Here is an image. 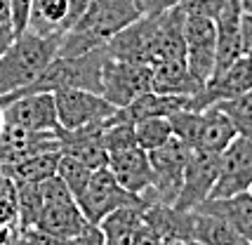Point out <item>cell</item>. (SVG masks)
<instances>
[{
  "label": "cell",
  "instance_id": "7402d4cb",
  "mask_svg": "<svg viewBox=\"0 0 252 245\" xmlns=\"http://www.w3.org/2000/svg\"><path fill=\"white\" fill-rule=\"evenodd\" d=\"M236 134L238 132L233 122L226 118V113L220 111L217 106H210L200 111V125H198L193 149L208 151V153H221L236 139Z\"/></svg>",
  "mask_w": 252,
  "mask_h": 245
},
{
  "label": "cell",
  "instance_id": "8992f818",
  "mask_svg": "<svg viewBox=\"0 0 252 245\" xmlns=\"http://www.w3.org/2000/svg\"><path fill=\"white\" fill-rule=\"evenodd\" d=\"M78 208L83 212V217L90 224H99L106 214H111L118 208H127V205H146L142 196H134L127 189H123L121 184L113 179L109 167L94 170L90 177L88 186L83 193L76 198Z\"/></svg>",
  "mask_w": 252,
  "mask_h": 245
},
{
  "label": "cell",
  "instance_id": "3957f363",
  "mask_svg": "<svg viewBox=\"0 0 252 245\" xmlns=\"http://www.w3.org/2000/svg\"><path fill=\"white\" fill-rule=\"evenodd\" d=\"M191 158V149L177 137L167 139L163 146L149 151L151 160V186L142 193L144 203H163V205H175L182 179H184V167Z\"/></svg>",
  "mask_w": 252,
  "mask_h": 245
},
{
  "label": "cell",
  "instance_id": "5b68a950",
  "mask_svg": "<svg viewBox=\"0 0 252 245\" xmlns=\"http://www.w3.org/2000/svg\"><path fill=\"white\" fill-rule=\"evenodd\" d=\"M154 90V73L149 64L137 61H121V59H106L101 68V85L99 94L111 101L116 109L127 106L130 101L142 97L144 92Z\"/></svg>",
  "mask_w": 252,
  "mask_h": 245
},
{
  "label": "cell",
  "instance_id": "6da1fadb",
  "mask_svg": "<svg viewBox=\"0 0 252 245\" xmlns=\"http://www.w3.org/2000/svg\"><path fill=\"white\" fill-rule=\"evenodd\" d=\"M137 17H142V12L134 0H90L83 17L59 35L57 57H78L97 50Z\"/></svg>",
  "mask_w": 252,
  "mask_h": 245
},
{
  "label": "cell",
  "instance_id": "e0dca14e",
  "mask_svg": "<svg viewBox=\"0 0 252 245\" xmlns=\"http://www.w3.org/2000/svg\"><path fill=\"white\" fill-rule=\"evenodd\" d=\"M106 167L123 189H127L134 196H142L144 191L151 186L154 175H151L149 151H144L139 146H127V149L111 151Z\"/></svg>",
  "mask_w": 252,
  "mask_h": 245
},
{
  "label": "cell",
  "instance_id": "d6986e66",
  "mask_svg": "<svg viewBox=\"0 0 252 245\" xmlns=\"http://www.w3.org/2000/svg\"><path fill=\"white\" fill-rule=\"evenodd\" d=\"M191 238L200 245H252L221 214L205 208L191 210Z\"/></svg>",
  "mask_w": 252,
  "mask_h": 245
},
{
  "label": "cell",
  "instance_id": "52a82bcc",
  "mask_svg": "<svg viewBox=\"0 0 252 245\" xmlns=\"http://www.w3.org/2000/svg\"><path fill=\"white\" fill-rule=\"evenodd\" d=\"M111 59L154 64L158 61V14H142L118 33H113L104 45Z\"/></svg>",
  "mask_w": 252,
  "mask_h": 245
},
{
  "label": "cell",
  "instance_id": "60d3db41",
  "mask_svg": "<svg viewBox=\"0 0 252 245\" xmlns=\"http://www.w3.org/2000/svg\"><path fill=\"white\" fill-rule=\"evenodd\" d=\"M241 7L245 12H250V14H252V0H241Z\"/></svg>",
  "mask_w": 252,
  "mask_h": 245
},
{
  "label": "cell",
  "instance_id": "603a6c76",
  "mask_svg": "<svg viewBox=\"0 0 252 245\" xmlns=\"http://www.w3.org/2000/svg\"><path fill=\"white\" fill-rule=\"evenodd\" d=\"M198 208L221 214L236 231H241L252 243V191H243V193H236L229 198H208Z\"/></svg>",
  "mask_w": 252,
  "mask_h": 245
},
{
  "label": "cell",
  "instance_id": "8d00e7d4",
  "mask_svg": "<svg viewBox=\"0 0 252 245\" xmlns=\"http://www.w3.org/2000/svg\"><path fill=\"white\" fill-rule=\"evenodd\" d=\"M158 245H196V241H191V238H182V236H163Z\"/></svg>",
  "mask_w": 252,
  "mask_h": 245
},
{
  "label": "cell",
  "instance_id": "1f68e13d",
  "mask_svg": "<svg viewBox=\"0 0 252 245\" xmlns=\"http://www.w3.org/2000/svg\"><path fill=\"white\" fill-rule=\"evenodd\" d=\"M22 234L31 241L33 245H71V238H64V236L50 234V231H43L38 226H29V229H22Z\"/></svg>",
  "mask_w": 252,
  "mask_h": 245
},
{
  "label": "cell",
  "instance_id": "ac0fdd59",
  "mask_svg": "<svg viewBox=\"0 0 252 245\" xmlns=\"http://www.w3.org/2000/svg\"><path fill=\"white\" fill-rule=\"evenodd\" d=\"M241 0H226L220 14L215 17V35H217V52H215V73L229 68L238 57L241 50Z\"/></svg>",
  "mask_w": 252,
  "mask_h": 245
},
{
  "label": "cell",
  "instance_id": "4316f807",
  "mask_svg": "<svg viewBox=\"0 0 252 245\" xmlns=\"http://www.w3.org/2000/svg\"><path fill=\"white\" fill-rule=\"evenodd\" d=\"M215 106L226 113V118L233 122L236 132L241 134V137H250L252 139V88L248 92L238 94V97L220 101Z\"/></svg>",
  "mask_w": 252,
  "mask_h": 245
},
{
  "label": "cell",
  "instance_id": "b9f144b4",
  "mask_svg": "<svg viewBox=\"0 0 252 245\" xmlns=\"http://www.w3.org/2000/svg\"><path fill=\"white\" fill-rule=\"evenodd\" d=\"M2 127H5V113H2V106H0V132H2Z\"/></svg>",
  "mask_w": 252,
  "mask_h": 245
},
{
  "label": "cell",
  "instance_id": "5bb4252c",
  "mask_svg": "<svg viewBox=\"0 0 252 245\" xmlns=\"http://www.w3.org/2000/svg\"><path fill=\"white\" fill-rule=\"evenodd\" d=\"M90 0H31L26 31L38 35H62L83 17Z\"/></svg>",
  "mask_w": 252,
  "mask_h": 245
},
{
  "label": "cell",
  "instance_id": "d590c367",
  "mask_svg": "<svg viewBox=\"0 0 252 245\" xmlns=\"http://www.w3.org/2000/svg\"><path fill=\"white\" fill-rule=\"evenodd\" d=\"M14 40V29H12V24H2L0 22V55L7 50Z\"/></svg>",
  "mask_w": 252,
  "mask_h": 245
},
{
  "label": "cell",
  "instance_id": "484cf974",
  "mask_svg": "<svg viewBox=\"0 0 252 245\" xmlns=\"http://www.w3.org/2000/svg\"><path fill=\"white\" fill-rule=\"evenodd\" d=\"M17 205H19V226L17 229L35 226L38 214L43 210V189H40V182L17 184Z\"/></svg>",
  "mask_w": 252,
  "mask_h": 245
},
{
  "label": "cell",
  "instance_id": "836d02e7",
  "mask_svg": "<svg viewBox=\"0 0 252 245\" xmlns=\"http://www.w3.org/2000/svg\"><path fill=\"white\" fill-rule=\"evenodd\" d=\"M134 2L142 14H160V12L179 5V0H134Z\"/></svg>",
  "mask_w": 252,
  "mask_h": 245
},
{
  "label": "cell",
  "instance_id": "f1b7e54d",
  "mask_svg": "<svg viewBox=\"0 0 252 245\" xmlns=\"http://www.w3.org/2000/svg\"><path fill=\"white\" fill-rule=\"evenodd\" d=\"M0 224L17 229L19 226V205H17V182L0 172Z\"/></svg>",
  "mask_w": 252,
  "mask_h": 245
},
{
  "label": "cell",
  "instance_id": "4dcf8cb0",
  "mask_svg": "<svg viewBox=\"0 0 252 245\" xmlns=\"http://www.w3.org/2000/svg\"><path fill=\"white\" fill-rule=\"evenodd\" d=\"M29 12H31V0H10V22L12 29H14V35L26 31Z\"/></svg>",
  "mask_w": 252,
  "mask_h": 245
},
{
  "label": "cell",
  "instance_id": "4fadbf2b",
  "mask_svg": "<svg viewBox=\"0 0 252 245\" xmlns=\"http://www.w3.org/2000/svg\"><path fill=\"white\" fill-rule=\"evenodd\" d=\"M217 167H220V153L191 149V158L184 167L182 189H179V196H177L172 208L196 210L200 203L208 201L210 193H212V186L217 182Z\"/></svg>",
  "mask_w": 252,
  "mask_h": 245
},
{
  "label": "cell",
  "instance_id": "cb8c5ba5",
  "mask_svg": "<svg viewBox=\"0 0 252 245\" xmlns=\"http://www.w3.org/2000/svg\"><path fill=\"white\" fill-rule=\"evenodd\" d=\"M57 163H59V151H43L29 156L24 160L2 165V175L14 179L17 184H26V182H45V179L57 175Z\"/></svg>",
  "mask_w": 252,
  "mask_h": 245
},
{
  "label": "cell",
  "instance_id": "f35d334b",
  "mask_svg": "<svg viewBox=\"0 0 252 245\" xmlns=\"http://www.w3.org/2000/svg\"><path fill=\"white\" fill-rule=\"evenodd\" d=\"M0 22L12 24L10 22V0H0Z\"/></svg>",
  "mask_w": 252,
  "mask_h": 245
},
{
  "label": "cell",
  "instance_id": "ffe728a7",
  "mask_svg": "<svg viewBox=\"0 0 252 245\" xmlns=\"http://www.w3.org/2000/svg\"><path fill=\"white\" fill-rule=\"evenodd\" d=\"M154 73V90L165 92V94H182V97H193L198 90L203 88L193 73L189 71V64L184 57L175 59H160L151 64Z\"/></svg>",
  "mask_w": 252,
  "mask_h": 245
},
{
  "label": "cell",
  "instance_id": "ba28073f",
  "mask_svg": "<svg viewBox=\"0 0 252 245\" xmlns=\"http://www.w3.org/2000/svg\"><path fill=\"white\" fill-rule=\"evenodd\" d=\"M252 189V139L236 134L224 151L220 153L217 182L212 186L210 198H229L236 193Z\"/></svg>",
  "mask_w": 252,
  "mask_h": 245
},
{
  "label": "cell",
  "instance_id": "ab89813d",
  "mask_svg": "<svg viewBox=\"0 0 252 245\" xmlns=\"http://www.w3.org/2000/svg\"><path fill=\"white\" fill-rule=\"evenodd\" d=\"M12 231H14V229H10V226H5V224H0V245L10 243Z\"/></svg>",
  "mask_w": 252,
  "mask_h": 245
},
{
  "label": "cell",
  "instance_id": "9c48e42d",
  "mask_svg": "<svg viewBox=\"0 0 252 245\" xmlns=\"http://www.w3.org/2000/svg\"><path fill=\"white\" fill-rule=\"evenodd\" d=\"M52 94H55L57 121H59V127H64V130H76V127L106 121L116 111V106L111 101H106L101 94L90 92V90L66 88L57 90Z\"/></svg>",
  "mask_w": 252,
  "mask_h": 245
},
{
  "label": "cell",
  "instance_id": "44dd1931",
  "mask_svg": "<svg viewBox=\"0 0 252 245\" xmlns=\"http://www.w3.org/2000/svg\"><path fill=\"white\" fill-rule=\"evenodd\" d=\"M189 97H182V94H165V92H144L142 97H137L134 101H130L127 106L123 109H116V118L118 121H127V122H137L142 118H154V116H172L179 109H187Z\"/></svg>",
  "mask_w": 252,
  "mask_h": 245
},
{
  "label": "cell",
  "instance_id": "f6af8a7d",
  "mask_svg": "<svg viewBox=\"0 0 252 245\" xmlns=\"http://www.w3.org/2000/svg\"><path fill=\"white\" fill-rule=\"evenodd\" d=\"M250 191H252V189H250Z\"/></svg>",
  "mask_w": 252,
  "mask_h": 245
},
{
  "label": "cell",
  "instance_id": "74e56055",
  "mask_svg": "<svg viewBox=\"0 0 252 245\" xmlns=\"http://www.w3.org/2000/svg\"><path fill=\"white\" fill-rule=\"evenodd\" d=\"M10 245H33V243L22 234V229H14V231H12V238H10Z\"/></svg>",
  "mask_w": 252,
  "mask_h": 245
},
{
  "label": "cell",
  "instance_id": "ee69618b",
  "mask_svg": "<svg viewBox=\"0 0 252 245\" xmlns=\"http://www.w3.org/2000/svg\"><path fill=\"white\" fill-rule=\"evenodd\" d=\"M196 245H200V243H196Z\"/></svg>",
  "mask_w": 252,
  "mask_h": 245
},
{
  "label": "cell",
  "instance_id": "8fae6325",
  "mask_svg": "<svg viewBox=\"0 0 252 245\" xmlns=\"http://www.w3.org/2000/svg\"><path fill=\"white\" fill-rule=\"evenodd\" d=\"M215 52H217V35L215 19L187 14L184 19V59L193 78L203 85L215 71Z\"/></svg>",
  "mask_w": 252,
  "mask_h": 245
},
{
  "label": "cell",
  "instance_id": "277c9868",
  "mask_svg": "<svg viewBox=\"0 0 252 245\" xmlns=\"http://www.w3.org/2000/svg\"><path fill=\"white\" fill-rule=\"evenodd\" d=\"M40 189H43V210H40L38 222H35L38 229L64 236V238H73L90 224L83 217L76 198L71 196V191L66 189L64 182L57 175L40 182Z\"/></svg>",
  "mask_w": 252,
  "mask_h": 245
},
{
  "label": "cell",
  "instance_id": "f546056e",
  "mask_svg": "<svg viewBox=\"0 0 252 245\" xmlns=\"http://www.w3.org/2000/svg\"><path fill=\"white\" fill-rule=\"evenodd\" d=\"M226 0H179V7L187 14H200V17H210L215 19L220 10L224 7Z\"/></svg>",
  "mask_w": 252,
  "mask_h": 245
},
{
  "label": "cell",
  "instance_id": "83f0119b",
  "mask_svg": "<svg viewBox=\"0 0 252 245\" xmlns=\"http://www.w3.org/2000/svg\"><path fill=\"white\" fill-rule=\"evenodd\" d=\"M57 177L64 182V186L71 191V196L78 198L83 189L88 186L90 177H92V170L88 165H83L80 160L71 156H64V153H59V163H57Z\"/></svg>",
  "mask_w": 252,
  "mask_h": 245
},
{
  "label": "cell",
  "instance_id": "9a60e30c",
  "mask_svg": "<svg viewBox=\"0 0 252 245\" xmlns=\"http://www.w3.org/2000/svg\"><path fill=\"white\" fill-rule=\"evenodd\" d=\"M104 132V121L85 125V127H76V130H64L57 127V137H59V153L71 156L80 160L83 165H88L92 172L101 170L109 163V151L101 139Z\"/></svg>",
  "mask_w": 252,
  "mask_h": 245
},
{
  "label": "cell",
  "instance_id": "e575fe53",
  "mask_svg": "<svg viewBox=\"0 0 252 245\" xmlns=\"http://www.w3.org/2000/svg\"><path fill=\"white\" fill-rule=\"evenodd\" d=\"M241 50L245 57H252V14L241 12Z\"/></svg>",
  "mask_w": 252,
  "mask_h": 245
},
{
  "label": "cell",
  "instance_id": "d6a6232c",
  "mask_svg": "<svg viewBox=\"0 0 252 245\" xmlns=\"http://www.w3.org/2000/svg\"><path fill=\"white\" fill-rule=\"evenodd\" d=\"M71 245H106V238L99 224H88L80 234L71 238Z\"/></svg>",
  "mask_w": 252,
  "mask_h": 245
},
{
  "label": "cell",
  "instance_id": "30bf717a",
  "mask_svg": "<svg viewBox=\"0 0 252 245\" xmlns=\"http://www.w3.org/2000/svg\"><path fill=\"white\" fill-rule=\"evenodd\" d=\"M252 88V57H238L229 68H224L221 73H215L210 76L203 88L198 90L193 97H189L187 109H193V111H203V109H210L220 101L233 99L243 92H248Z\"/></svg>",
  "mask_w": 252,
  "mask_h": 245
},
{
  "label": "cell",
  "instance_id": "2e32d148",
  "mask_svg": "<svg viewBox=\"0 0 252 245\" xmlns=\"http://www.w3.org/2000/svg\"><path fill=\"white\" fill-rule=\"evenodd\" d=\"M43 151H59L57 130H26L17 125H5L0 132V163L10 165Z\"/></svg>",
  "mask_w": 252,
  "mask_h": 245
},
{
  "label": "cell",
  "instance_id": "7a4b0ae2",
  "mask_svg": "<svg viewBox=\"0 0 252 245\" xmlns=\"http://www.w3.org/2000/svg\"><path fill=\"white\" fill-rule=\"evenodd\" d=\"M59 35H38L33 31L14 35L12 45L0 55V97H7L35 80L57 57Z\"/></svg>",
  "mask_w": 252,
  "mask_h": 245
},
{
  "label": "cell",
  "instance_id": "d4e9b609",
  "mask_svg": "<svg viewBox=\"0 0 252 245\" xmlns=\"http://www.w3.org/2000/svg\"><path fill=\"white\" fill-rule=\"evenodd\" d=\"M134 125V142L144 151H154L158 146H163L167 139H172V127L170 121L163 116L154 118H142V121L132 122Z\"/></svg>",
  "mask_w": 252,
  "mask_h": 245
},
{
  "label": "cell",
  "instance_id": "7c38bea8",
  "mask_svg": "<svg viewBox=\"0 0 252 245\" xmlns=\"http://www.w3.org/2000/svg\"><path fill=\"white\" fill-rule=\"evenodd\" d=\"M5 125H17L26 130H57V106L52 92H31L0 99Z\"/></svg>",
  "mask_w": 252,
  "mask_h": 245
},
{
  "label": "cell",
  "instance_id": "7bdbcfd3",
  "mask_svg": "<svg viewBox=\"0 0 252 245\" xmlns=\"http://www.w3.org/2000/svg\"><path fill=\"white\" fill-rule=\"evenodd\" d=\"M0 172H2V163H0Z\"/></svg>",
  "mask_w": 252,
  "mask_h": 245
}]
</instances>
